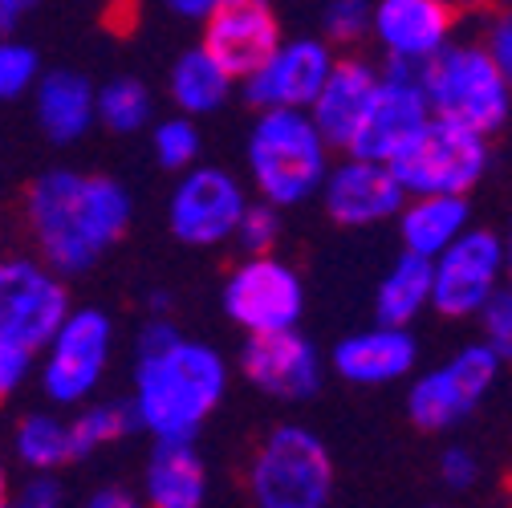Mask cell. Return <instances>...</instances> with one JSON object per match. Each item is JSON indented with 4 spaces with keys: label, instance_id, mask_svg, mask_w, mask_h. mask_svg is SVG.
Listing matches in <instances>:
<instances>
[{
    "label": "cell",
    "instance_id": "cell-1",
    "mask_svg": "<svg viewBox=\"0 0 512 508\" xmlns=\"http://www.w3.org/2000/svg\"><path fill=\"white\" fill-rule=\"evenodd\" d=\"M131 216V192L110 175L53 167L41 171L25 192V224L37 252L66 277L94 269L126 236Z\"/></svg>",
    "mask_w": 512,
    "mask_h": 508
},
{
    "label": "cell",
    "instance_id": "cell-2",
    "mask_svg": "<svg viewBox=\"0 0 512 508\" xmlns=\"http://www.w3.org/2000/svg\"><path fill=\"white\" fill-rule=\"evenodd\" d=\"M228 391V362L216 346L175 338L135 354V411L151 439H196Z\"/></svg>",
    "mask_w": 512,
    "mask_h": 508
},
{
    "label": "cell",
    "instance_id": "cell-3",
    "mask_svg": "<svg viewBox=\"0 0 512 508\" xmlns=\"http://www.w3.org/2000/svg\"><path fill=\"white\" fill-rule=\"evenodd\" d=\"M330 139L313 122L309 110L297 106H273L256 110V122L248 131V183L252 192L277 204L297 208L313 196H322L330 175Z\"/></svg>",
    "mask_w": 512,
    "mask_h": 508
},
{
    "label": "cell",
    "instance_id": "cell-4",
    "mask_svg": "<svg viewBox=\"0 0 512 508\" xmlns=\"http://www.w3.org/2000/svg\"><path fill=\"white\" fill-rule=\"evenodd\" d=\"M423 86L439 118L496 139L512 118V82L484 41H452L423 66Z\"/></svg>",
    "mask_w": 512,
    "mask_h": 508
},
{
    "label": "cell",
    "instance_id": "cell-5",
    "mask_svg": "<svg viewBox=\"0 0 512 508\" xmlns=\"http://www.w3.org/2000/svg\"><path fill=\"white\" fill-rule=\"evenodd\" d=\"M248 496L261 508H326L334 496L330 448L309 427H273L248 464Z\"/></svg>",
    "mask_w": 512,
    "mask_h": 508
},
{
    "label": "cell",
    "instance_id": "cell-6",
    "mask_svg": "<svg viewBox=\"0 0 512 508\" xmlns=\"http://www.w3.org/2000/svg\"><path fill=\"white\" fill-rule=\"evenodd\" d=\"M492 139L464 122L431 114L423 131L391 159L407 196H468L488 175Z\"/></svg>",
    "mask_w": 512,
    "mask_h": 508
},
{
    "label": "cell",
    "instance_id": "cell-7",
    "mask_svg": "<svg viewBox=\"0 0 512 508\" xmlns=\"http://www.w3.org/2000/svg\"><path fill=\"white\" fill-rule=\"evenodd\" d=\"M114 354V322L102 309H74L41 350V391L53 407H82L102 387Z\"/></svg>",
    "mask_w": 512,
    "mask_h": 508
},
{
    "label": "cell",
    "instance_id": "cell-8",
    "mask_svg": "<svg viewBox=\"0 0 512 508\" xmlns=\"http://www.w3.org/2000/svg\"><path fill=\"white\" fill-rule=\"evenodd\" d=\"M504 358L480 338L456 350L443 366L419 374L407 391V415L419 431H452L464 423L496 387Z\"/></svg>",
    "mask_w": 512,
    "mask_h": 508
},
{
    "label": "cell",
    "instance_id": "cell-9",
    "mask_svg": "<svg viewBox=\"0 0 512 508\" xmlns=\"http://www.w3.org/2000/svg\"><path fill=\"white\" fill-rule=\"evenodd\" d=\"M220 301L244 334L297 330L305 313V281L277 252H244V261L224 277Z\"/></svg>",
    "mask_w": 512,
    "mask_h": 508
},
{
    "label": "cell",
    "instance_id": "cell-10",
    "mask_svg": "<svg viewBox=\"0 0 512 508\" xmlns=\"http://www.w3.org/2000/svg\"><path fill=\"white\" fill-rule=\"evenodd\" d=\"M74 313L66 273H57L45 257H5L0 261V338L33 354L57 334Z\"/></svg>",
    "mask_w": 512,
    "mask_h": 508
},
{
    "label": "cell",
    "instance_id": "cell-11",
    "mask_svg": "<svg viewBox=\"0 0 512 508\" xmlns=\"http://www.w3.org/2000/svg\"><path fill=\"white\" fill-rule=\"evenodd\" d=\"M248 204L252 200L244 192V183L232 171L196 163V167H187L171 187L167 228L187 248H216V244L236 236L240 216H244Z\"/></svg>",
    "mask_w": 512,
    "mask_h": 508
},
{
    "label": "cell",
    "instance_id": "cell-12",
    "mask_svg": "<svg viewBox=\"0 0 512 508\" xmlns=\"http://www.w3.org/2000/svg\"><path fill=\"white\" fill-rule=\"evenodd\" d=\"M431 98L423 86V66L419 61H403V57H387L382 66V82L378 94L358 126L354 143L346 147L350 155L362 159H378V163H391L431 118Z\"/></svg>",
    "mask_w": 512,
    "mask_h": 508
},
{
    "label": "cell",
    "instance_id": "cell-13",
    "mask_svg": "<svg viewBox=\"0 0 512 508\" xmlns=\"http://www.w3.org/2000/svg\"><path fill=\"white\" fill-rule=\"evenodd\" d=\"M508 281V261H504V236L492 228H468L460 240L447 244L435 257V297L431 309L464 322V317H480L488 297Z\"/></svg>",
    "mask_w": 512,
    "mask_h": 508
},
{
    "label": "cell",
    "instance_id": "cell-14",
    "mask_svg": "<svg viewBox=\"0 0 512 508\" xmlns=\"http://www.w3.org/2000/svg\"><path fill=\"white\" fill-rule=\"evenodd\" d=\"M338 45L326 41V37H293V41H281L277 53L256 66L244 82H240V94L252 110H273V106H297V110H309L313 98L322 94L330 70H334V53Z\"/></svg>",
    "mask_w": 512,
    "mask_h": 508
},
{
    "label": "cell",
    "instance_id": "cell-15",
    "mask_svg": "<svg viewBox=\"0 0 512 508\" xmlns=\"http://www.w3.org/2000/svg\"><path fill=\"white\" fill-rule=\"evenodd\" d=\"M322 200H326V216L338 228H374V224L399 220V212L411 196L391 163L362 159V155L346 151V159L334 163L326 175Z\"/></svg>",
    "mask_w": 512,
    "mask_h": 508
},
{
    "label": "cell",
    "instance_id": "cell-16",
    "mask_svg": "<svg viewBox=\"0 0 512 508\" xmlns=\"http://www.w3.org/2000/svg\"><path fill=\"white\" fill-rule=\"evenodd\" d=\"M244 378L281 403H301L322 391V354L301 330H273V334H248L240 350Z\"/></svg>",
    "mask_w": 512,
    "mask_h": 508
},
{
    "label": "cell",
    "instance_id": "cell-17",
    "mask_svg": "<svg viewBox=\"0 0 512 508\" xmlns=\"http://www.w3.org/2000/svg\"><path fill=\"white\" fill-rule=\"evenodd\" d=\"M200 41L236 74V82H244L256 66H265L277 53V45L285 37H281L273 0H220L204 17Z\"/></svg>",
    "mask_w": 512,
    "mask_h": 508
},
{
    "label": "cell",
    "instance_id": "cell-18",
    "mask_svg": "<svg viewBox=\"0 0 512 508\" xmlns=\"http://www.w3.org/2000/svg\"><path fill=\"white\" fill-rule=\"evenodd\" d=\"M460 9L452 0H374L370 37L387 57L427 61L456 41Z\"/></svg>",
    "mask_w": 512,
    "mask_h": 508
},
{
    "label": "cell",
    "instance_id": "cell-19",
    "mask_svg": "<svg viewBox=\"0 0 512 508\" xmlns=\"http://www.w3.org/2000/svg\"><path fill=\"white\" fill-rule=\"evenodd\" d=\"M330 362L354 387H387V383L411 378V370L419 362V342H415L411 326L374 322L370 330L342 338L334 346Z\"/></svg>",
    "mask_w": 512,
    "mask_h": 508
},
{
    "label": "cell",
    "instance_id": "cell-20",
    "mask_svg": "<svg viewBox=\"0 0 512 508\" xmlns=\"http://www.w3.org/2000/svg\"><path fill=\"white\" fill-rule=\"evenodd\" d=\"M378 82H382V70L370 66L366 57L346 53V57L334 61L322 94H317L313 106H309L313 122L322 126V135L330 139L334 151H346L354 143L358 126H362V118H366V110L378 94Z\"/></svg>",
    "mask_w": 512,
    "mask_h": 508
},
{
    "label": "cell",
    "instance_id": "cell-21",
    "mask_svg": "<svg viewBox=\"0 0 512 508\" xmlns=\"http://www.w3.org/2000/svg\"><path fill=\"white\" fill-rule=\"evenodd\" d=\"M33 110L45 139L70 147L98 122V86L78 70H49L33 90Z\"/></svg>",
    "mask_w": 512,
    "mask_h": 508
},
{
    "label": "cell",
    "instance_id": "cell-22",
    "mask_svg": "<svg viewBox=\"0 0 512 508\" xmlns=\"http://www.w3.org/2000/svg\"><path fill=\"white\" fill-rule=\"evenodd\" d=\"M143 500L151 508H200L208 500V468L191 439H155L143 472Z\"/></svg>",
    "mask_w": 512,
    "mask_h": 508
},
{
    "label": "cell",
    "instance_id": "cell-23",
    "mask_svg": "<svg viewBox=\"0 0 512 508\" xmlns=\"http://www.w3.org/2000/svg\"><path fill=\"white\" fill-rule=\"evenodd\" d=\"M236 74L224 66V61L200 41V45H191L175 57V66L167 74V94L175 102V110L191 114V118H204V114H216L232 90H236Z\"/></svg>",
    "mask_w": 512,
    "mask_h": 508
},
{
    "label": "cell",
    "instance_id": "cell-24",
    "mask_svg": "<svg viewBox=\"0 0 512 508\" xmlns=\"http://www.w3.org/2000/svg\"><path fill=\"white\" fill-rule=\"evenodd\" d=\"M472 228V204L468 196H411L399 212V236L407 252L419 257H439V252L460 240Z\"/></svg>",
    "mask_w": 512,
    "mask_h": 508
},
{
    "label": "cell",
    "instance_id": "cell-25",
    "mask_svg": "<svg viewBox=\"0 0 512 508\" xmlns=\"http://www.w3.org/2000/svg\"><path fill=\"white\" fill-rule=\"evenodd\" d=\"M435 297V261L419 252H399V261L387 269L374 293V322L387 326H415L431 309Z\"/></svg>",
    "mask_w": 512,
    "mask_h": 508
},
{
    "label": "cell",
    "instance_id": "cell-26",
    "mask_svg": "<svg viewBox=\"0 0 512 508\" xmlns=\"http://www.w3.org/2000/svg\"><path fill=\"white\" fill-rule=\"evenodd\" d=\"M13 456L29 472H61L78 460V439L74 419H61L53 411H33L13 431Z\"/></svg>",
    "mask_w": 512,
    "mask_h": 508
},
{
    "label": "cell",
    "instance_id": "cell-27",
    "mask_svg": "<svg viewBox=\"0 0 512 508\" xmlns=\"http://www.w3.org/2000/svg\"><path fill=\"white\" fill-rule=\"evenodd\" d=\"M98 122L110 135H135L155 122V94L139 78H110L98 86Z\"/></svg>",
    "mask_w": 512,
    "mask_h": 508
},
{
    "label": "cell",
    "instance_id": "cell-28",
    "mask_svg": "<svg viewBox=\"0 0 512 508\" xmlns=\"http://www.w3.org/2000/svg\"><path fill=\"white\" fill-rule=\"evenodd\" d=\"M131 431H143L139 423V411L135 403L126 399H106V403H82V411L74 415V439H78V460L94 456L98 448H106V443H118L126 439Z\"/></svg>",
    "mask_w": 512,
    "mask_h": 508
},
{
    "label": "cell",
    "instance_id": "cell-29",
    "mask_svg": "<svg viewBox=\"0 0 512 508\" xmlns=\"http://www.w3.org/2000/svg\"><path fill=\"white\" fill-rule=\"evenodd\" d=\"M200 126L191 114H171V118H155L151 122V151H155V163L167 171V175H183L187 167L200 163Z\"/></svg>",
    "mask_w": 512,
    "mask_h": 508
},
{
    "label": "cell",
    "instance_id": "cell-30",
    "mask_svg": "<svg viewBox=\"0 0 512 508\" xmlns=\"http://www.w3.org/2000/svg\"><path fill=\"white\" fill-rule=\"evenodd\" d=\"M41 57L33 45L17 37H0V102H17L37 90L41 82Z\"/></svg>",
    "mask_w": 512,
    "mask_h": 508
},
{
    "label": "cell",
    "instance_id": "cell-31",
    "mask_svg": "<svg viewBox=\"0 0 512 508\" xmlns=\"http://www.w3.org/2000/svg\"><path fill=\"white\" fill-rule=\"evenodd\" d=\"M374 25V0H330L322 13V37L334 45H354Z\"/></svg>",
    "mask_w": 512,
    "mask_h": 508
},
{
    "label": "cell",
    "instance_id": "cell-32",
    "mask_svg": "<svg viewBox=\"0 0 512 508\" xmlns=\"http://www.w3.org/2000/svg\"><path fill=\"white\" fill-rule=\"evenodd\" d=\"M236 244H240L244 252H277V244H281V208L256 196V200L244 208V216H240Z\"/></svg>",
    "mask_w": 512,
    "mask_h": 508
},
{
    "label": "cell",
    "instance_id": "cell-33",
    "mask_svg": "<svg viewBox=\"0 0 512 508\" xmlns=\"http://www.w3.org/2000/svg\"><path fill=\"white\" fill-rule=\"evenodd\" d=\"M480 334H484V342L504 358V366H512V281H504L492 297H488V305L480 309Z\"/></svg>",
    "mask_w": 512,
    "mask_h": 508
},
{
    "label": "cell",
    "instance_id": "cell-34",
    "mask_svg": "<svg viewBox=\"0 0 512 508\" xmlns=\"http://www.w3.org/2000/svg\"><path fill=\"white\" fill-rule=\"evenodd\" d=\"M439 480H443L447 492H472L476 480H480V460L456 443V448H447L439 456Z\"/></svg>",
    "mask_w": 512,
    "mask_h": 508
},
{
    "label": "cell",
    "instance_id": "cell-35",
    "mask_svg": "<svg viewBox=\"0 0 512 508\" xmlns=\"http://www.w3.org/2000/svg\"><path fill=\"white\" fill-rule=\"evenodd\" d=\"M33 358H37L33 350L0 338V403L13 399V395L21 391V383H25L29 370H33Z\"/></svg>",
    "mask_w": 512,
    "mask_h": 508
},
{
    "label": "cell",
    "instance_id": "cell-36",
    "mask_svg": "<svg viewBox=\"0 0 512 508\" xmlns=\"http://www.w3.org/2000/svg\"><path fill=\"white\" fill-rule=\"evenodd\" d=\"M21 508H61L66 504V488H61L57 472H29L21 492L13 496Z\"/></svg>",
    "mask_w": 512,
    "mask_h": 508
},
{
    "label": "cell",
    "instance_id": "cell-37",
    "mask_svg": "<svg viewBox=\"0 0 512 508\" xmlns=\"http://www.w3.org/2000/svg\"><path fill=\"white\" fill-rule=\"evenodd\" d=\"M484 45L492 49L496 66H500L504 78L512 82V5L500 9V13H492V21H488V29H484Z\"/></svg>",
    "mask_w": 512,
    "mask_h": 508
},
{
    "label": "cell",
    "instance_id": "cell-38",
    "mask_svg": "<svg viewBox=\"0 0 512 508\" xmlns=\"http://www.w3.org/2000/svg\"><path fill=\"white\" fill-rule=\"evenodd\" d=\"M175 338H183V334L175 330L171 317H167V313H151V317H147V326H143L139 338H135V354H155V350L171 346Z\"/></svg>",
    "mask_w": 512,
    "mask_h": 508
},
{
    "label": "cell",
    "instance_id": "cell-39",
    "mask_svg": "<svg viewBox=\"0 0 512 508\" xmlns=\"http://www.w3.org/2000/svg\"><path fill=\"white\" fill-rule=\"evenodd\" d=\"M90 508H135V492L122 484H106V488L90 492Z\"/></svg>",
    "mask_w": 512,
    "mask_h": 508
},
{
    "label": "cell",
    "instance_id": "cell-40",
    "mask_svg": "<svg viewBox=\"0 0 512 508\" xmlns=\"http://www.w3.org/2000/svg\"><path fill=\"white\" fill-rule=\"evenodd\" d=\"M163 5H167L175 17H183V21H200V25H204V17L220 5V0H163Z\"/></svg>",
    "mask_w": 512,
    "mask_h": 508
},
{
    "label": "cell",
    "instance_id": "cell-41",
    "mask_svg": "<svg viewBox=\"0 0 512 508\" xmlns=\"http://www.w3.org/2000/svg\"><path fill=\"white\" fill-rule=\"evenodd\" d=\"M29 13L17 5V0H0V37H9V33H17V25L25 21Z\"/></svg>",
    "mask_w": 512,
    "mask_h": 508
},
{
    "label": "cell",
    "instance_id": "cell-42",
    "mask_svg": "<svg viewBox=\"0 0 512 508\" xmlns=\"http://www.w3.org/2000/svg\"><path fill=\"white\" fill-rule=\"evenodd\" d=\"M452 5H456L460 13H488L496 0H452Z\"/></svg>",
    "mask_w": 512,
    "mask_h": 508
},
{
    "label": "cell",
    "instance_id": "cell-43",
    "mask_svg": "<svg viewBox=\"0 0 512 508\" xmlns=\"http://www.w3.org/2000/svg\"><path fill=\"white\" fill-rule=\"evenodd\" d=\"M13 500V492H9V464H5V452H0V508H5Z\"/></svg>",
    "mask_w": 512,
    "mask_h": 508
},
{
    "label": "cell",
    "instance_id": "cell-44",
    "mask_svg": "<svg viewBox=\"0 0 512 508\" xmlns=\"http://www.w3.org/2000/svg\"><path fill=\"white\" fill-rule=\"evenodd\" d=\"M151 309H155V313H167V309H171V293L155 289V297H151Z\"/></svg>",
    "mask_w": 512,
    "mask_h": 508
},
{
    "label": "cell",
    "instance_id": "cell-45",
    "mask_svg": "<svg viewBox=\"0 0 512 508\" xmlns=\"http://www.w3.org/2000/svg\"><path fill=\"white\" fill-rule=\"evenodd\" d=\"M504 261H508V281H512V228L504 236Z\"/></svg>",
    "mask_w": 512,
    "mask_h": 508
},
{
    "label": "cell",
    "instance_id": "cell-46",
    "mask_svg": "<svg viewBox=\"0 0 512 508\" xmlns=\"http://www.w3.org/2000/svg\"><path fill=\"white\" fill-rule=\"evenodd\" d=\"M17 5H21V9H25V13H33V9H37V5H41V0H17Z\"/></svg>",
    "mask_w": 512,
    "mask_h": 508
}]
</instances>
